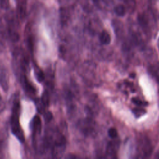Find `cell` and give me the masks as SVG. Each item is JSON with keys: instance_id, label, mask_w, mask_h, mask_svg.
Here are the masks:
<instances>
[{"instance_id": "6da1fadb", "label": "cell", "mask_w": 159, "mask_h": 159, "mask_svg": "<svg viewBox=\"0 0 159 159\" xmlns=\"http://www.w3.org/2000/svg\"><path fill=\"white\" fill-rule=\"evenodd\" d=\"M20 105L18 102H16L13 107L12 115L11 118V129L13 134L21 142H24L25 138L23 131L19 124V116Z\"/></svg>"}, {"instance_id": "7a4b0ae2", "label": "cell", "mask_w": 159, "mask_h": 159, "mask_svg": "<svg viewBox=\"0 0 159 159\" xmlns=\"http://www.w3.org/2000/svg\"><path fill=\"white\" fill-rule=\"evenodd\" d=\"M142 159H150L152 153V147L150 141L144 140L142 149Z\"/></svg>"}, {"instance_id": "3957f363", "label": "cell", "mask_w": 159, "mask_h": 159, "mask_svg": "<svg viewBox=\"0 0 159 159\" xmlns=\"http://www.w3.org/2000/svg\"><path fill=\"white\" fill-rule=\"evenodd\" d=\"M111 35L105 30H102L99 35V41L103 45H108L111 42Z\"/></svg>"}, {"instance_id": "277c9868", "label": "cell", "mask_w": 159, "mask_h": 159, "mask_svg": "<svg viewBox=\"0 0 159 159\" xmlns=\"http://www.w3.org/2000/svg\"><path fill=\"white\" fill-rule=\"evenodd\" d=\"M41 120L39 116H35L32 120V129L34 132H40L41 130Z\"/></svg>"}, {"instance_id": "5b68a950", "label": "cell", "mask_w": 159, "mask_h": 159, "mask_svg": "<svg viewBox=\"0 0 159 159\" xmlns=\"http://www.w3.org/2000/svg\"><path fill=\"white\" fill-rule=\"evenodd\" d=\"M149 71L154 78L158 81V83H159V66L153 65L150 66Z\"/></svg>"}, {"instance_id": "8992f818", "label": "cell", "mask_w": 159, "mask_h": 159, "mask_svg": "<svg viewBox=\"0 0 159 159\" xmlns=\"http://www.w3.org/2000/svg\"><path fill=\"white\" fill-rule=\"evenodd\" d=\"M114 11L115 13L119 16H123L125 14V7L122 4L116 5L114 7Z\"/></svg>"}, {"instance_id": "52a82bcc", "label": "cell", "mask_w": 159, "mask_h": 159, "mask_svg": "<svg viewBox=\"0 0 159 159\" xmlns=\"http://www.w3.org/2000/svg\"><path fill=\"white\" fill-rule=\"evenodd\" d=\"M42 103L44 106H48L50 102V98L49 94L47 91H44L42 95L41 98Z\"/></svg>"}, {"instance_id": "ba28073f", "label": "cell", "mask_w": 159, "mask_h": 159, "mask_svg": "<svg viewBox=\"0 0 159 159\" xmlns=\"http://www.w3.org/2000/svg\"><path fill=\"white\" fill-rule=\"evenodd\" d=\"M20 4L19 3V12L21 17L25 15V9H26V2L25 1H20L19 2Z\"/></svg>"}, {"instance_id": "9c48e42d", "label": "cell", "mask_w": 159, "mask_h": 159, "mask_svg": "<svg viewBox=\"0 0 159 159\" xmlns=\"http://www.w3.org/2000/svg\"><path fill=\"white\" fill-rule=\"evenodd\" d=\"M24 84L25 85V88H26V89L29 91V92H30V93H34V92H35V89H34V88L33 87V86H32L31 85V84L28 81V80H27V78H25V77H24Z\"/></svg>"}, {"instance_id": "30bf717a", "label": "cell", "mask_w": 159, "mask_h": 159, "mask_svg": "<svg viewBox=\"0 0 159 159\" xmlns=\"http://www.w3.org/2000/svg\"><path fill=\"white\" fill-rule=\"evenodd\" d=\"M132 112H133L134 114L135 115V116L136 117H140L141 116L143 115V114L146 112V111H145L143 109L140 108V107H137V108H134V109H133Z\"/></svg>"}, {"instance_id": "8fae6325", "label": "cell", "mask_w": 159, "mask_h": 159, "mask_svg": "<svg viewBox=\"0 0 159 159\" xmlns=\"http://www.w3.org/2000/svg\"><path fill=\"white\" fill-rule=\"evenodd\" d=\"M36 78L37 79V80L39 82H42L45 79V75L43 73V72L42 71H41L40 70H36Z\"/></svg>"}, {"instance_id": "7c38bea8", "label": "cell", "mask_w": 159, "mask_h": 159, "mask_svg": "<svg viewBox=\"0 0 159 159\" xmlns=\"http://www.w3.org/2000/svg\"><path fill=\"white\" fill-rule=\"evenodd\" d=\"M117 134H118L117 131L116 129L114 127H111L108 130V135L112 139H114V138L117 137Z\"/></svg>"}, {"instance_id": "4fadbf2b", "label": "cell", "mask_w": 159, "mask_h": 159, "mask_svg": "<svg viewBox=\"0 0 159 159\" xmlns=\"http://www.w3.org/2000/svg\"><path fill=\"white\" fill-rule=\"evenodd\" d=\"M132 101L136 105L139 106H147V102H145L144 101H142V100H140V99L137 98H133L132 99Z\"/></svg>"}, {"instance_id": "5bb4252c", "label": "cell", "mask_w": 159, "mask_h": 159, "mask_svg": "<svg viewBox=\"0 0 159 159\" xmlns=\"http://www.w3.org/2000/svg\"><path fill=\"white\" fill-rule=\"evenodd\" d=\"M52 118H53V115L49 111L45 112V114H44V119L45 122H50L52 119Z\"/></svg>"}, {"instance_id": "9a60e30c", "label": "cell", "mask_w": 159, "mask_h": 159, "mask_svg": "<svg viewBox=\"0 0 159 159\" xmlns=\"http://www.w3.org/2000/svg\"><path fill=\"white\" fill-rule=\"evenodd\" d=\"M8 4H9V2L7 1H2L1 2V5L2 7H4V8H6L8 6Z\"/></svg>"}, {"instance_id": "2e32d148", "label": "cell", "mask_w": 159, "mask_h": 159, "mask_svg": "<svg viewBox=\"0 0 159 159\" xmlns=\"http://www.w3.org/2000/svg\"><path fill=\"white\" fill-rule=\"evenodd\" d=\"M155 159H159V152L156 154Z\"/></svg>"}, {"instance_id": "e0dca14e", "label": "cell", "mask_w": 159, "mask_h": 159, "mask_svg": "<svg viewBox=\"0 0 159 159\" xmlns=\"http://www.w3.org/2000/svg\"><path fill=\"white\" fill-rule=\"evenodd\" d=\"M158 48H159V38L158 39Z\"/></svg>"}, {"instance_id": "ac0fdd59", "label": "cell", "mask_w": 159, "mask_h": 159, "mask_svg": "<svg viewBox=\"0 0 159 159\" xmlns=\"http://www.w3.org/2000/svg\"><path fill=\"white\" fill-rule=\"evenodd\" d=\"M135 159H137V158H135Z\"/></svg>"}]
</instances>
